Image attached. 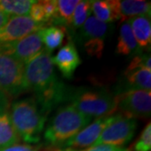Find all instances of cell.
<instances>
[{"label":"cell","mask_w":151,"mask_h":151,"mask_svg":"<svg viewBox=\"0 0 151 151\" xmlns=\"http://www.w3.org/2000/svg\"><path fill=\"white\" fill-rule=\"evenodd\" d=\"M24 80L28 90L35 93L45 113H48L65 101L67 88L55 75L51 53L44 48L24 64Z\"/></svg>","instance_id":"1"},{"label":"cell","mask_w":151,"mask_h":151,"mask_svg":"<svg viewBox=\"0 0 151 151\" xmlns=\"http://www.w3.org/2000/svg\"><path fill=\"white\" fill-rule=\"evenodd\" d=\"M9 115L19 139L26 145H35L40 141L47 114L35 97H25L14 102Z\"/></svg>","instance_id":"2"},{"label":"cell","mask_w":151,"mask_h":151,"mask_svg":"<svg viewBox=\"0 0 151 151\" xmlns=\"http://www.w3.org/2000/svg\"><path fill=\"white\" fill-rule=\"evenodd\" d=\"M65 101L91 119L112 115L117 110L116 97L102 88H67Z\"/></svg>","instance_id":"3"},{"label":"cell","mask_w":151,"mask_h":151,"mask_svg":"<svg viewBox=\"0 0 151 151\" xmlns=\"http://www.w3.org/2000/svg\"><path fill=\"white\" fill-rule=\"evenodd\" d=\"M90 117L68 105L60 108L50 121L44 132V139L47 145L59 147L70 140L92 121Z\"/></svg>","instance_id":"4"},{"label":"cell","mask_w":151,"mask_h":151,"mask_svg":"<svg viewBox=\"0 0 151 151\" xmlns=\"http://www.w3.org/2000/svg\"><path fill=\"white\" fill-rule=\"evenodd\" d=\"M113 24L100 21L91 15L83 25L74 32L75 40L92 57L101 58L105 40L113 30Z\"/></svg>","instance_id":"5"},{"label":"cell","mask_w":151,"mask_h":151,"mask_svg":"<svg viewBox=\"0 0 151 151\" xmlns=\"http://www.w3.org/2000/svg\"><path fill=\"white\" fill-rule=\"evenodd\" d=\"M0 91L10 96H18L28 91L24 80V63L1 52Z\"/></svg>","instance_id":"6"},{"label":"cell","mask_w":151,"mask_h":151,"mask_svg":"<svg viewBox=\"0 0 151 151\" xmlns=\"http://www.w3.org/2000/svg\"><path fill=\"white\" fill-rule=\"evenodd\" d=\"M137 129V120L120 113L119 118L108 125L92 146L107 145L124 147L134 137Z\"/></svg>","instance_id":"7"},{"label":"cell","mask_w":151,"mask_h":151,"mask_svg":"<svg viewBox=\"0 0 151 151\" xmlns=\"http://www.w3.org/2000/svg\"><path fill=\"white\" fill-rule=\"evenodd\" d=\"M117 109L123 115L134 118H148L151 113V92L148 90H132L115 95Z\"/></svg>","instance_id":"8"},{"label":"cell","mask_w":151,"mask_h":151,"mask_svg":"<svg viewBox=\"0 0 151 151\" xmlns=\"http://www.w3.org/2000/svg\"><path fill=\"white\" fill-rule=\"evenodd\" d=\"M39 30L15 41L0 44V52L24 64L44 49Z\"/></svg>","instance_id":"9"},{"label":"cell","mask_w":151,"mask_h":151,"mask_svg":"<svg viewBox=\"0 0 151 151\" xmlns=\"http://www.w3.org/2000/svg\"><path fill=\"white\" fill-rule=\"evenodd\" d=\"M119 115L120 113L98 118L94 122H92V124H88L83 129H81L77 134L71 138L70 140L65 142L59 149L70 148L76 150H81L82 148L91 147L99 138L104 129L115 119H118Z\"/></svg>","instance_id":"10"},{"label":"cell","mask_w":151,"mask_h":151,"mask_svg":"<svg viewBox=\"0 0 151 151\" xmlns=\"http://www.w3.org/2000/svg\"><path fill=\"white\" fill-rule=\"evenodd\" d=\"M44 27L45 24L35 22L29 15L9 16L5 24L0 29V44L20 40Z\"/></svg>","instance_id":"11"},{"label":"cell","mask_w":151,"mask_h":151,"mask_svg":"<svg viewBox=\"0 0 151 151\" xmlns=\"http://www.w3.org/2000/svg\"><path fill=\"white\" fill-rule=\"evenodd\" d=\"M151 89V70L139 68L134 70H125L124 75L117 84L116 95L132 90Z\"/></svg>","instance_id":"12"},{"label":"cell","mask_w":151,"mask_h":151,"mask_svg":"<svg viewBox=\"0 0 151 151\" xmlns=\"http://www.w3.org/2000/svg\"><path fill=\"white\" fill-rule=\"evenodd\" d=\"M52 62L55 65L65 78L70 79L76 68L81 65V60L72 41H69L65 45L60 49L55 56H52Z\"/></svg>","instance_id":"13"},{"label":"cell","mask_w":151,"mask_h":151,"mask_svg":"<svg viewBox=\"0 0 151 151\" xmlns=\"http://www.w3.org/2000/svg\"><path fill=\"white\" fill-rule=\"evenodd\" d=\"M131 30L142 51L150 50L151 45L150 16H138L129 19Z\"/></svg>","instance_id":"14"},{"label":"cell","mask_w":151,"mask_h":151,"mask_svg":"<svg viewBox=\"0 0 151 151\" xmlns=\"http://www.w3.org/2000/svg\"><path fill=\"white\" fill-rule=\"evenodd\" d=\"M93 16L100 21L108 24L122 19L118 0H94L91 1Z\"/></svg>","instance_id":"15"},{"label":"cell","mask_w":151,"mask_h":151,"mask_svg":"<svg viewBox=\"0 0 151 151\" xmlns=\"http://www.w3.org/2000/svg\"><path fill=\"white\" fill-rule=\"evenodd\" d=\"M116 52L119 55L129 56L143 53L142 50L136 42L128 19L124 21L119 29Z\"/></svg>","instance_id":"16"},{"label":"cell","mask_w":151,"mask_h":151,"mask_svg":"<svg viewBox=\"0 0 151 151\" xmlns=\"http://www.w3.org/2000/svg\"><path fill=\"white\" fill-rule=\"evenodd\" d=\"M119 11L122 19L138 16H150V2L144 0H122L119 1Z\"/></svg>","instance_id":"17"},{"label":"cell","mask_w":151,"mask_h":151,"mask_svg":"<svg viewBox=\"0 0 151 151\" xmlns=\"http://www.w3.org/2000/svg\"><path fill=\"white\" fill-rule=\"evenodd\" d=\"M44 48L50 53L60 47L65 36V28L61 26L44 27L39 30Z\"/></svg>","instance_id":"18"},{"label":"cell","mask_w":151,"mask_h":151,"mask_svg":"<svg viewBox=\"0 0 151 151\" xmlns=\"http://www.w3.org/2000/svg\"><path fill=\"white\" fill-rule=\"evenodd\" d=\"M79 0H55L56 10L50 23L56 25L70 26L72 15Z\"/></svg>","instance_id":"19"},{"label":"cell","mask_w":151,"mask_h":151,"mask_svg":"<svg viewBox=\"0 0 151 151\" xmlns=\"http://www.w3.org/2000/svg\"><path fill=\"white\" fill-rule=\"evenodd\" d=\"M20 140L7 113L0 116V150L18 144Z\"/></svg>","instance_id":"20"},{"label":"cell","mask_w":151,"mask_h":151,"mask_svg":"<svg viewBox=\"0 0 151 151\" xmlns=\"http://www.w3.org/2000/svg\"><path fill=\"white\" fill-rule=\"evenodd\" d=\"M33 0H0V10L9 16L29 15Z\"/></svg>","instance_id":"21"},{"label":"cell","mask_w":151,"mask_h":151,"mask_svg":"<svg viewBox=\"0 0 151 151\" xmlns=\"http://www.w3.org/2000/svg\"><path fill=\"white\" fill-rule=\"evenodd\" d=\"M91 14H92L91 1H87V0L79 1L72 15L70 25V29L73 32H75L78 29H80L86 22V19L91 16Z\"/></svg>","instance_id":"22"},{"label":"cell","mask_w":151,"mask_h":151,"mask_svg":"<svg viewBox=\"0 0 151 151\" xmlns=\"http://www.w3.org/2000/svg\"><path fill=\"white\" fill-rule=\"evenodd\" d=\"M151 150V124L146 125L142 131L139 139L134 145V151H150Z\"/></svg>","instance_id":"23"},{"label":"cell","mask_w":151,"mask_h":151,"mask_svg":"<svg viewBox=\"0 0 151 151\" xmlns=\"http://www.w3.org/2000/svg\"><path fill=\"white\" fill-rule=\"evenodd\" d=\"M139 68H145L148 70H151V58L150 55L147 53H141L133 56V59L130 61L129 65L127 66L126 70H134Z\"/></svg>","instance_id":"24"},{"label":"cell","mask_w":151,"mask_h":151,"mask_svg":"<svg viewBox=\"0 0 151 151\" xmlns=\"http://www.w3.org/2000/svg\"><path fill=\"white\" fill-rule=\"evenodd\" d=\"M29 16L38 24H42L45 25L46 23H48L40 1H35L33 4L29 11Z\"/></svg>","instance_id":"25"},{"label":"cell","mask_w":151,"mask_h":151,"mask_svg":"<svg viewBox=\"0 0 151 151\" xmlns=\"http://www.w3.org/2000/svg\"><path fill=\"white\" fill-rule=\"evenodd\" d=\"M53 151H130L129 149L125 147H116V146L107 145H100L88 147L86 149L76 150L70 148H65V149H55Z\"/></svg>","instance_id":"26"},{"label":"cell","mask_w":151,"mask_h":151,"mask_svg":"<svg viewBox=\"0 0 151 151\" xmlns=\"http://www.w3.org/2000/svg\"><path fill=\"white\" fill-rule=\"evenodd\" d=\"M42 7H43L45 17L47 19L48 23L50 22L52 18L54 17L56 10V4L55 0H45V1H40Z\"/></svg>","instance_id":"27"},{"label":"cell","mask_w":151,"mask_h":151,"mask_svg":"<svg viewBox=\"0 0 151 151\" xmlns=\"http://www.w3.org/2000/svg\"><path fill=\"white\" fill-rule=\"evenodd\" d=\"M0 151H37V150L32 145H20V144H15L14 145L9 146L4 148Z\"/></svg>","instance_id":"28"},{"label":"cell","mask_w":151,"mask_h":151,"mask_svg":"<svg viewBox=\"0 0 151 151\" xmlns=\"http://www.w3.org/2000/svg\"><path fill=\"white\" fill-rule=\"evenodd\" d=\"M9 108V98L4 92L0 91V116L7 113Z\"/></svg>","instance_id":"29"},{"label":"cell","mask_w":151,"mask_h":151,"mask_svg":"<svg viewBox=\"0 0 151 151\" xmlns=\"http://www.w3.org/2000/svg\"><path fill=\"white\" fill-rule=\"evenodd\" d=\"M9 16L8 14H6L3 11L0 10V29L5 24L6 22L9 19Z\"/></svg>","instance_id":"30"}]
</instances>
